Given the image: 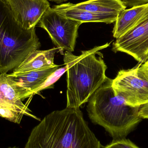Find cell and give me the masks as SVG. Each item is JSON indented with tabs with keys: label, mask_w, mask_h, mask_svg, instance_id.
<instances>
[{
	"label": "cell",
	"mask_w": 148,
	"mask_h": 148,
	"mask_svg": "<svg viewBox=\"0 0 148 148\" xmlns=\"http://www.w3.org/2000/svg\"><path fill=\"white\" fill-rule=\"evenodd\" d=\"M148 14V3L125 9L119 14L113 30L117 38L125 34L137 25Z\"/></svg>",
	"instance_id": "11"
},
{
	"label": "cell",
	"mask_w": 148,
	"mask_h": 148,
	"mask_svg": "<svg viewBox=\"0 0 148 148\" xmlns=\"http://www.w3.org/2000/svg\"><path fill=\"white\" fill-rule=\"evenodd\" d=\"M110 43L82 52L79 56L66 51L64 63L69 66L67 71V106L79 108L88 102L96 90L106 80L107 66L102 55L97 57L98 51L110 46Z\"/></svg>",
	"instance_id": "3"
},
{
	"label": "cell",
	"mask_w": 148,
	"mask_h": 148,
	"mask_svg": "<svg viewBox=\"0 0 148 148\" xmlns=\"http://www.w3.org/2000/svg\"><path fill=\"white\" fill-rule=\"evenodd\" d=\"M139 67L121 70L112 79V86L116 94L126 104L133 107L148 103V77Z\"/></svg>",
	"instance_id": "6"
},
{
	"label": "cell",
	"mask_w": 148,
	"mask_h": 148,
	"mask_svg": "<svg viewBox=\"0 0 148 148\" xmlns=\"http://www.w3.org/2000/svg\"><path fill=\"white\" fill-rule=\"evenodd\" d=\"M112 50L126 53L139 62L146 61L148 58V14L134 27L116 39Z\"/></svg>",
	"instance_id": "7"
},
{
	"label": "cell",
	"mask_w": 148,
	"mask_h": 148,
	"mask_svg": "<svg viewBox=\"0 0 148 148\" xmlns=\"http://www.w3.org/2000/svg\"><path fill=\"white\" fill-rule=\"evenodd\" d=\"M8 148H18L16 147H8Z\"/></svg>",
	"instance_id": "21"
},
{
	"label": "cell",
	"mask_w": 148,
	"mask_h": 148,
	"mask_svg": "<svg viewBox=\"0 0 148 148\" xmlns=\"http://www.w3.org/2000/svg\"><path fill=\"white\" fill-rule=\"evenodd\" d=\"M140 70L148 77V60L145 62L144 64L139 67Z\"/></svg>",
	"instance_id": "19"
},
{
	"label": "cell",
	"mask_w": 148,
	"mask_h": 148,
	"mask_svg": "<svg viewBox=\"0 0 148 148\" xmlns=\"http://www.w3.org/2000/svg\"><path fill=\"white\" fill-rule=\"evenodd\" d=\"M56 65L46 69L29 72L26 73L14 75L8 74L19 93L22 100L34 95L35 90L40 86L49 76L59 68Z\"/></svg>",
	"instance_id": "9"
},
{
	"label": "cell",
	"mask_w": 148,
	"mask_h": 148,
	"mask_svg": "<svg viewBox=\"0 0 148 148\" xmlns=\"http://www.w3.org/2000/svg\"><path fill=\"white\" fill-rule=\"evenodd\" d=\"M49 1H51L52 2H54L57 3H62L68 0H49Z\"/></svg>",
	"instance_id": "20"
},
{
	"label": "cell",
	"mask_w": 148,
	"mask_h": 148,
	"mask_svg": "<svg viewBox=\"0 0 148 148\" xmlns=\"http://www.w3.org/2000/svg\"><path fill=\"white\" fill-rule=\"evenodd\" d=\"M22 101L15 84L8 74L0 73V105L12 104L27 108Z\"/></svg>",
	"instance_id": "14"
},
{
	"label": "cell",
	"mask_w": 148,
	"mask_h": 148,
	"mask_svg": "<svg viewBox=\"0 0 148 148\" xmlns=\"http://www.w3.org/2000/svg\"><path fill=\"white\" fill-rule=\"evenodd\" d=\"M59 51L58 48L42 51L35 50L29 55L11 74L19 75L54 66H56L54 62L55 55Z\"/></svg>",
	"instance_id": "10"
},
{
	"label": "cell",
	"mask_w": 148,
	"mask_h": 148,
	"mask_svg": "<svg viewBox=\"0 0 148 148\" xmlns=\"http://www.w3.org/2000/svg\"><path fill=\"white\" fill-rule=\"evenodd\" d=\"M139 115L142 119H148V103L140 106Z\"/></svg>",
	"instance_id": "18"
},
{
	"label": "cell",
	"mask_w": 148,
	"mask_h": 148,
	"mask_svg": "<svg viewBox=\"0 0 148 148\" xmlns=\"http://www.w3.org/2000/svg\"><path fill=\"white\" fill-rule=\"evenodd\" d=\"M25 148H101L79 108L46 116L31 131Z\"/></svg>",
	"instance_id": "1"
},
{
	"label": "cell",
	"mask_w": 148,
	"mask_h": 148,
	"mask_svg": "<svg viewBox=\"0 0 148 148\" xmlns=\"http://www.w3.org/2000/svg\"><path fill=\"white\" fill-rule=\"evenodd\" d=\"M16 21L23 29L35 27L50 7L48 0H3Z\"/></svg>",
	"instance_id": "8"
},
{
	"label": "cell",
	"mask_w": 148,
	"mask_h": 148,
	"mask_svg": "<svg viewBox=\"0 0 148 148\" xmlns=\"http://www.w3.org/2000/svg\"><path fill=\"white\" fill-rule=\"evenodd\" d=\"M71 5L75 8L88 12L117 16L127 8L120 0H89L77 4L71 3Z\"/></svg>",
	"instance_id": "13"
},
{
	"label": "cell",
	"mask_w": 148,
	"mask_h": 148,
	"mask_svg": "<svg viewBox=\"0 0 148 148\" xmlns=\"http://www.w3.org/2000/svg\"><path fill=\"white\" fill-rule=\"evenodd\" d=\"M112 79L106 77L103 83L88 101L87 111L91 121L103 127L114 140L126 138L142 119L140 107L126 104L112 86Z\"/></svg>",
	"instance_id": "2"
},
{
	"label": "cell",
	"mask_w": 148,
	"mask_h": 148,
	"mask_svg": "<svg viewBox=\"0 0 148 148\" xmlns=\"http://www.w3.org/2000/svg\"><path fill=\"white\" fill-rule=\"evenodd\" d=\"M53 8L66 18L81 22L104 23L110 24L116 21L118 16L108 14H97L73 8L70 3L55 5Z\"/></svg>",
	"instance_id": "12"
},
{
	"label": "cell",
	"mask_w": 148,
	"mask_h": 148,
	"mask_svg": "<svg viewBox=\"0 0 148 148\" xmlns=\"http://www.w3.org/2000/svg\"><path fill=\"white\" fill-rule=\"evenodd\" d=\"M60 51L73 52L81 22L66 18L49 7L39 21Z\"/></svg>",
	"instance_id": "5"
},
{
	"label": "cell",
	"mask_w": 148,
	"mask_h": 148,
	"mask_svg": "<svg viewBox=\"0 0 148 148\" xmlns=\"http://www.w3.org/2000/svg\"><path fill=\"white\" fill-rule=\"evenodd\" d=\"M103 148H140L128 139L113 140Z\"/></svg>",
	"instance_id": "16"
},
{
	"label": "cell",
	"mask_w": 148,
	"mask_h": 148,
	"mask_svg": "<svg viewBox=\"0 0 148 148\" xmlns=\"http://www.w3.org/2000/svg\"><path fill=\"white\" fill-rule=\"evenodd\" d=\"M125 6L132 7L148 3V0H120Z\"/></svg>",
	"instance_id": "17"
},
{
	"label": "cell",
	"mask_w": 148,
	"mask_h": 148,
	"mask_svg": "<svg viewBox=\"0 0 148 148\" xmlns=\"http://www.w3.org/2000/svg\"><path fill=\"white\" fill-rule=\"evenodd\" d=\"M64 65H65V66L64 67L58 68L50 75H49L47 78V80L44 82L42 84L40 87L35 90L34 95L36 94H37L43 90L53 88V84L56 81L59 80V78L62 76L64 73L67 72L69 68V66L67 63H64Z\"/></svg>",
	"instance_id": "15"
},
{
	"label": "cell",
	"mask_w": 148,
	"mask_h": 148,
	"mask_svg": "<svg viewBox=\"0 0 148 148\" xmlns=\"http://www.w3.org/2000/svg\"><path fill=\"white\" fill-rule=\"evenodd\" d=\"M40 46L35 27H22L0 0V73L14 70Z\"/></svg>",
	"instance_id": "4"
}]
</instances>
